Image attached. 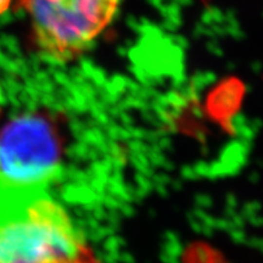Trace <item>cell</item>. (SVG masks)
<instances>
[{"mask_svg": "<svg viewBox=\"0 0 263 263\" xmlns=\"http://www.w3.org/2000/svg\"><path fill=\"white\" fill-rule=\"evenodd\" d=\"M1 100H2V96H1V89H0V110H1Z\"/></svg>", "mask_w": 263, "mask_h": 263, "instance_id": "cell-5", "label": "cell"}, {"mask_svg": "<svg viewBox=\"0 0 263 263\" xmlns=\"http://www.w3.org/2000/svg\"><path fill=\"white\" fill-rule=\"evenodd\" d=\"M0 263H101L43 189L0 187Z\"/></svg>", "mask_w": 263, "mask_h": 263, "instance_id": "cell-1", "label": "cell"}, {"mask_svg": "<svg viewBox=\"0 0 263 263\" xmlns=\"http://www.w3.org/2000/svg\"><path fill=\"white\" fill-rule=\"evenodd\" d=\"M63 139L53 118L24 113L0 131V187L43 189L58 172Z\"/></svg>", "mask_w": 263, "mask_h": 263, "instance_id": "cell-3", "label": "cell"}, {"mask_svg": "<svg viewBox=\"0 0 263 263\" xmlns=\"http://www.w3.org/2000/svg\"><path fill=\"white\" fill-rule=\"evenodd\" d=\"M11 1L12 0H0V15H2L9 10Z\"/></svg>", "mask_w": 263, "mask_h": 263, "instance_id": "cell-4", "label": "cell"}, {"mask_svg": "<svg viewBox=\"0 0 263 263\" xmlns=\"http://www.w3.org/2000/svg\"><path fill=\"white\" fill-rule=\"evenodd\" d=\"M44 57L70 62L111 24L122 0H19Z\"/></svg>", "mask_w": 263, "mask_h": 263, "instance_id": "cell-2", "label": "cell"}]
</instances>
